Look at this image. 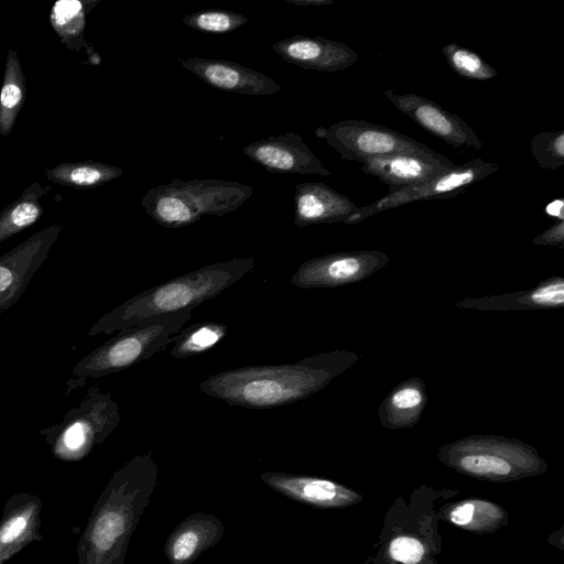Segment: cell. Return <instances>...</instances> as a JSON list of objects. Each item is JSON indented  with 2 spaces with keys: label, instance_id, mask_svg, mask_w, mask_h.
Listing matches in <instances>:
<instances>
[{
  "label": "cell",
  "instance_id": "cell-1",
  "mask_svg": "<svg viewBox=\"0 0 564 564\" xmlns=\"http://www.w3.org/2000/svg\"><path fill=\"white\" fill-rule=\"evenodd\" d=\"M355 359L348 351L333 350L293 364L245 366L208 376L198 390L230 405L272 409L319 391Z\"/></svg>",
  "mask_w": 564,
  "mask_h": 564
},
{
  "label": "cell",
  "instance_id": "cell-2",
  "mask_svg": "<svg viewBox=\"0 0 564 564\" xmlns=\"http://www.w3.org/2000/svg\"><path fill=\"white\" fill-rule=\"evenodd\" d=\"M152 453L126 462L94 505L77 544V564H123L130 539L154 492Z\"/></svg>",
  "mask_w": 564,
  "mask_h": 564
},
{
  "label": "cell",
  "instance_id": "cell-3",
  "mask_svg": "<svg viewBox=\"0 0 564 564\" xmlns=\"http://www.w3.org/2000/svg\"><path fill=\"white\" fill-rule=\"evenodd\" d=\"M254 267V258H234L170 279L135 294L101 316L89 335L120 332L154 316L193 311L252 272Z\"/></svg>",
  "mask_w": 564,
  "mask_h": 564
},
{
  "label": "cell",
  "instance_id": "cell-4",
  "mask_svg": "<svg viewBox=\"0 0 564 564\" xmlns=\"http://www.w3.org/2000/svg\"><path fill=\"white\" fill-rule=\"evenodd\" d=\"M253 194L251 186L216 178L172 180L141 197V206L159 225L175 229L204 215L223 216L236 210Z\"/></svg>",
  "mask_w": 564,
  "mask_h": 564
},
{
  "label": "cell",
  "instance_id": "cell-5",
  "mask_svg": "<svg viewBox=\"0 0 564 564\" xmlns=\"http://www.w3.org/2000/svg\"><path fill=\"white\" fill-rule=\"evenodd\" d=\"M191 316L192 310H185L154 316L120 330L76 364L66 392L83 387L87 379L116 373L150 359L174 343Z\"/></svg>",
  "mask_w": 564,
  "mask_h": 564
},
{
  "label": "cell",
  "instance_id": "cell-6",
  "mask_svg": "<svg viewBox=\"0 0 564 564\" xmlns=\"http://www.w3.org/2000/svg\"><path fill=\"white\" fill-rule=\"evenodd\" d=\"M120 417L119 405L111 393L93 386L79 405L68 411L59 424L43 429L39 434L56 458L76 462L101 444L117 427Z\"/></svg>",
  "mask_w": 564,
  "mask_h": 564
},
{
  "label": "cell",
  "instance_id": "cell-7",
  "mask_svg": "<svg viewBox=\"0 0 564 564\" xmlns=\"http://www.w3.org/2000/svg\"><path fill=\"white\" fill-rule=\"evenodd\" d=\"M315 135L324 139L345 161L362 163L368 159L399 154L435 151L424 143L390 128L364 120H343L329 127H318Z\"/></svg>",
  "mask_w": 564,
  "mask_h": 564
},
{
  "label": "cell",
  "instance_id": "cell-8",
  "mask_svg": "<svg viewBox=\"0 0 564 564\" xmlns=\"http://www.w3.org/2000/svg\"><path fill=\"white\" fill-rule=\"evenodd\" d=\"M498 167V164L484 161L480 158L455 165V167L441 175L392 194H387L367 206L359 207L358 212L346 224H357L375 214L410 203L457 196L473 184L496 172Z\"/></svg>",
  "mask_w": 564,
  "mask_h": 564
},
{
  "label": "cell",
  "instance_id": "cell-9",
  "mask_svg": "<svg viewBox=\"0 0 564 564\" xmlns=\"http://www.w3.org/2000/svg\"><path fill=\"white\" fill-rule=\"evenodd\" d=\"M389 261L376 250L335 252L303 262L291 278L302 289L334 288L367 278Z\"/></svg>",
  "mask_w": 564,
  "mask_h": 564
},
{
  "label": "cell",
  "instance_id": "cell-10",
  "mask_svg": "<svg viewBox=\"0 0 564 564\" xmlns=\"http://www.w3.org/2000/svg\"><path fill=\"white\" fill-rule=\"evenodd\" d=\"M61 230L58 225L44 228L0 257V315L28 289Z\"/></svg>",
  "mask_w": 564,
  "mask_h": 564
},
{
  "label": "cell",
  "instance_id": "cell-11",
  "mask_svg": "<svg viewBox=\"0 0 564 564\" xmlns=\"http://www.w3.org/2000/svg\"><path fill=\"white\" fill-rule=\"evenodd\" d=\"M383 94L399 111L456 150L463 147L476 151L482 149L484 144L471 127L435 101L416 94H395L391 89Z\"/></svg>",
  "mask_w": 564,
  "mask_h": 564
},
{
  "label": "cell",
  "instance_id": "cell-12",
  "mask_svg": "<svg viewBox=\"0 0 564 564\" xmlns=\"http://www.w3.org/2000/svg\"><path fill=\"white\" fill-rule=\"evenodd\" d=\"M242 153L272 173L330 176L301 135L292 131L249 143Z\"/></svg>",
  "mask_w": 564,
  "mask_h": 564
},
{
  "label": "cell",
  "instance_id": "cell-13",
  "mask_svg": "<svg viewBox=\"0 0 564 564\" xmlns=\"http://www.w3.org/2000/svg\"><path fill=\"white\" fill-rule=\"evenodd\" d=\"M455 167L446 156L435 152L379 155L361 163V171L386 184L392 194L427 181Z\"/></svg>",
  "mask_w": 564,
  "mask_h": 564
},
{
  "label": "cell",
  "instance_id": "cell-14",
  "mask_svg": "<svg viewBox=\"0 0 564 564\" xmlns=\"http://www.w3.org/2000/svg\"><path fill=\"white\" fill-rule=\"evenodd\" d=\"M178 63L216 89L249 96L273 95L281 90V86L273 78L236 62L189 57L181 58Z\"/></svg>",
  "mask_w": 564,
  "mask_h": 564
},
{
  "label": "cell",
  "instance_id": "cell-15",
  "mask_svg": "<svg viewBox=\"0 0 564 564\" xmlns=\"http://www.w3.org/2000/svg\"><path fill=\"white\" fill-rule=\"evenodd\" d=\"M272 50L288 63L325 73L344 70L358 59L346 43L323 36L293 35L272 44Z\"/></svg>",
  "mask_w": 564,
  "mask_h": 564
},
{
  "label": "cell",
  "instance_id": "cell-16",
  "mask_svg": "<svg viewBox=\"0 0 564 564\" xmlns=\"http://www.w3.org/2000/svg\"><path fill=\"white\" fill-rule=\"evenodd\" d=\"M42 508V500L32 492H17L7 500L0 520V564L30 543L43 540L40 533Z\"/></svg>",
  "mask_w": 564,
  "mask_h": 564
},
{
  "label": "cell",
  "instance_id": "cell-17",
  "mask_svg": "<svg viewBox=\"0 0 564 564\" xmlns=\"http://www.w3.org/2000/svg\"><path fill=\"white\" fill-rule=\"evenodd\" d=\"M294 224L305 227L316 224L344 223L359 209L349 197L319 182L295 185Z\"/></svg>",
  "mask_w": 564,
  "mask_h": 564
},
{
  "label": "cell",
  "instance_id": "cell-18",
  "mask_svg": "<svg viewBox=\"0 0 564 564\" xmlns=\"http://www.w3.org/2000/svg\"><path fill=\"white\" fill-rule=\"evenodd\" d=\"M224 532L225 528L217 517L192 513L166 539L164 553L169 564H192L202 553L215 546Z\"/></svg>",
  "mask_w": 564,
  "mask_h": 564
},
{
  "label": "cell",
  "instance_id": "cell-19",
  "mask_svg": "<svg viewBox=\"0 0 564 564\" xmlns=\"http://www.w3.org/2000/svg\"><path fill=\"white\" fill-rule=\"evenodd\" d=\"M260 479L271 489L302 503L329 507L340 505L344 498L341 487L321 478L268 471Z\"/></svg>",
  "mask_w": 564,
  "mask_h": 564
},
{
  "label": "cell",
  "instance_id": "cell-20",
  "mask_svg": "<svg viewBox=\"0 0 564 564\" xmlns=\"http://www.w3.org/2000/svg\"><path fill=\"white\" fill-rule=\"evenodd\" d=\"M122 173L119 166L86 160L61 163L47 170L45 175L47 180L59 185L89 189L119 178Z\"/></svg>",
  "mask_w": 564,
  "mask_h": 564
},
{
  "label": "cell",
  "instance_id": "cell-21",
  "mask_svg": "<svg viewBox=\"0 0 564 564\" xmlns=\"http://www.w3.org/2000/svg\"><path fill=\"white\" fill-rule=\"evenodd\" d=\"M99 0H58L51 9L50 21L61 42L77 52L88 46L84 40L86 17Z\"/></svg>",
  "mask_w": 564,
  "mask_h": 564
},
{
  "label": "cell",
  "instance_id": "cell-22",
  "mask_svg": "<svg viewBox=\"0 0 564 564\" xmlns=\"http://www.w3.org/2000/svg\"><path fill=\"white\" fill-rule=\"evenodd\" d=\"M26 98V78L15 51L9 50L0 90V134L7 137L12 131Z\"/></svg>",
  "mask_w": 564,
  "mask_h": 564
},
{
  "label": "cell",
  "instance_id": "cell-23",
  "mask_svg": "<svg viewBox=\"0 0 564 564\" xmlns=\"http://www.w3.org/2000/svg\"><path fill=\"white\" fill-rule=\"evenodd\" d=\"M425 405L424 386L416 379L399 384L380 406L382 423L405 426L415 423Z\"/></svg>",
  "mask_w": 564,
  "mask_h": 564
},
{
  "label": "cell",
  "instance_id": "cell-24",
  "mask_svg": "<svg viewBox=\"0 0 564 564\" xmlns=\"http://www.w3.org/2000/svg\"><path fill=\"white\" fill-rule=\"evenodd\" d=\"M44 193V188L35 182L0 212V243L39 221L44 214L40 203Z\"/></svg>",
  "mask_w": 564,
  "mask_h": 564
},
{
  "label": "cell",
  "instance_id": "cell-25",
  "mask_svg": "<svg viewBox=\"0 0 564 564\" xmlns=\"http://www.w3.org/2000/svg\"><path fill=\"white\" fill-rule=\"evenodd\" d=\"M228 333L220 322H200L182 328L176 335L171 356L176 359L200 355L219 344Z\"/></svg>",
  "mask_w": 564,
  "mask_h": 564
},
{
  "label": "cell",
  "instance_id": "cell-26",
  "mask_svg": "<svg viewBox=\"0 0 564 564\" xmlns=\"http://www.w3.org/2000/svg\"><path fill=\"white\" fill-rule=\"evenodd\" d=\"M441 51L451 68L464 78L488 80L498 74L480 55L457 43L446 44Z\"/></svg>",
  "mask_w": 564,
  "mask_h": 564
},
{
  "label": "cell",
  "instance_id": "cell-27",
  "mask_svg": "<svg viewBox=\"0 0 564 564\" xmlns=\"http://www.w3.org/2000/svg\"><path fill=\"white\" fill-rule=\"evenodd\" d=\"M497 300H501V302L495 304H516L513 308L561 307L564 304V282L560 276L552 278L533 290Z\"/></svg>",
  "mask_w": 564,
  "mask_h": 564
},
{
  "label": "cell",
  "instance_id": "cell-28",
  "mask_svg": "<svg viewBox=\"0 0 564 564\" xmlns=\"http://www.w3.org/2000/svg\"><path fill=\"white\" fill-rule=\"evenodd\" d=\"M248 18L239 12L223 9L199 10L185 15L182 22L194 30L225 34L232 32L248 22Z\"/></svg>",
  "mask_w": 564,
  "mask_h": 564
},
{
  "label": "cell",
  "instance_id": "cell-29",
  "mask_svg": "<svg viewBox=\"0 0 564 564\" xmlns=\"http://www.w3.org/2000/svg\"><path fill=\"white\" fill-rule=\"evenodd\" d=\"M530 151L542 169L555 171L564 165V130L542 131L530 139Z\"/></svg>",
  "mask_w": 564,
  "mask_h": 564
},
{
  "label": "cell",
  "instance_id": "cell-30",
  "mask_svg": "<svg viewBox=\"0 0 564 564\" xmlns=\"http://www.w3.org/2000/svg\"><path fill=\"white\" fill-rule=\"evenodd\" d=\"M460 467L474 475L506 476L511 471V465L502 457L487 454H468L460 458Z\"/></svg>",
  "mask_w": 564,
  "mask_h": 564
},
{
  "label": "cell",
  "instance_id": "cell-31",
  "mask_svg": "<svg viewBox=\"0 0 564 564\" xmlns=\"http://www.w3.org/2000/svg\"><path fill=\"white\" fill-rule=\"evenodd\" d=\"M389 552L395 561L416 564L423 557L424 546L414 538L400 536L391 541Z\"/></svg>",
  "mask_w": 564,
  "mask_h": 564
},
{
  "label": "cell",
  "instance_id": "cell-32",
  "mask_svg": "<svg viewBox=\"0 0 564 564\" xmlns=\"http://www.w3.org/2000/svg\"><path fill=\"white\" fill-rule=\"evenodd\" d=\"M564 242V220H557L542 234L536 236L532 243L540 246H560Z\"/></svg>",
  "mask_w": 564,
  "mask_h": 564
},
{
  "label": "cell",
  "instance_id": "cell-33",
  "mask_svg": "<svg viewBox=\"0 0 564 564\" xmlns=\"http://www.w3.org/2000/svg\"><path fill=\"white\" fill-rule=\"evenodd\" d=\"M475 507L473 503H464L451 513V521L458 525H465L471 521Z\"/></svg>",
  "mask_w": 564,
  "mask_h": 564
},
{
  "label": "cell",
  "instance_id": "cell-34",
  "mask_svg": "<svg viewBox=\"0 0 564 564\" xmlns=\"http://www.w3.org/2000/svg\"><path fill=\"white\" fill-rule=\"evenodd\" d=\"M564 200L562 198H556L550 202L545 208L544 213L549 216L555 217L558 220H564Z\"/></svg>",
  "mask_w": 564,
  "mask_h": 564
},
{
  "label": "cell",
  "instance_id": "cell-35",
  "mask_svg": "<svg viewBox=\"0 0 564 564\" xmlns=\"http://www.w3.org/2000/svg\"><path fill=\"white\" fill-rule=\"evenodd\" d=\"M288 3L296 4L300 7H322L332 4L333 0H285Z\"/></svg>",
  "mask_w": 564,
  "mask_h": 564
}]
</instances>
